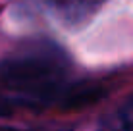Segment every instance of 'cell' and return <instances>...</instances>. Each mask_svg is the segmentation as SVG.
<instances>
[{
    "instance_id": "6da1fadb",
    "label": "cell",
    "mask_w": 133,
    "mask_h": 131,
    "mask_svg": "<svg viewBox=\"0 0 133 131\" xmlns=\"http://www.w3.org/2000/svg\"><path fill=\"white\" fill-rule=\"evenodd\" d=\"M66 71V58H62L58 50L35 48L6 58L0 64V83L17 93L14 102L23 106H46L60 102L75 106L98 96V89L93 87H68Z\"/></svg>"
},
{
    "instance_id": "3957f363",
    "label": "cell",
    "mask_w": 133,
    "mask_h": 131,
    "mask_svg": "<svg viewBox=\"0 0 133 131\" xmlns=\"http://www.w3.org/2000/svg\"><path fill=\"white\" fill-rule=\"evenodd\" d=\"M98 131H133V98L118 112L104 118Z\"/></svg>"
},
{
    "instance_id": "7a4b0ae2",
    "label": "cell",
    "mask_w": 133,
    "mask_h": 131,
    "mask_svg": "<svg viewBox=\"0 0 133 131\" xmlns=\"http://www.w3.org/2000/svg\"><path fill=\"white\" fill-rule=\"evenodd\" d=\"M46 2L60 17L68 21H77L91 13L102 0H46Z\"/></svg>"
},
{
    "instance_id": "277c9868",
    "label": "cell",
    "mask_w": 133,
    "mask_h": 131,
    "mask_svg": "<svg viewBox=\"0 0 133 131\" xmlns=\"http://www.w3.org/2000/svg\"><path fill=\"white\" fill-rule=\"evenodd\" d=\"M0 131H27V129H16V127H0Z\"/></svg>"
}]
</instances>
